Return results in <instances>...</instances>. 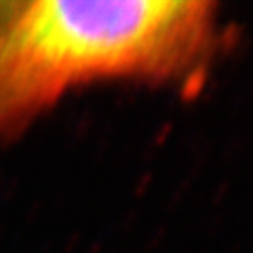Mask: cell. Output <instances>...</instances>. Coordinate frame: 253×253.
Instances as JSON below:
<instances>
[{
  "label": "cell",
  "instance_id": "cell-1",
  "mask_svg": "<svg viewBox=\"0 0 253 253\" xmlns=\"http://www.w3.org/2000/svg\"><path fill=\"white\" fill-rule=\"evenodd\" d=\"M218 42L208 0L0 2V135L79 84L188 83Z\"/></svg>",
  "mask_w": 253,
  "mask_h": 253
}]
</instances>
